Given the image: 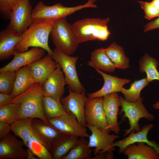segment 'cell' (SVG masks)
<instances>
[{"mask_svg": "<svg viewBox=\"0 0 159 159\" xmlns=\"http://www.w3.org/2000/svg\"><path fill=\"white\" fill-rule=\"evenodd\" d=\"M110 19L87 18L77 21L72 25L79 43L98 40L104 41L110 32L107 24Z\"/></svg>", "mask_w": 159, "mask_h": 159, "instance_id": "cell-3", "label": "cell"}, {"mask_svg": "<svg viewBox=\"0 0 159 159\" xmlns=\"http://www.w3.org/2000/svg\"><path fill=\"white\" fill-rule=\"evenodd\" d=\"M97 7L96 5L90 4L87 2L83 5L68 7L64 6L61 3L47 6L40 1L32 9V18L33 21H53L59 18L66 17L83 9Z\"/></svg>", "mask_w": 159, "mask_h": 159, "instance_id": "cell-5", "label": "cell"}, {"mask_svg": "<svg viewBox=\"0 0 159 159\" xmlns=\"http://www.w3.org/2000/svg\"><path fill=\"white\" fill-rule=\"evenodd\" d=\"M139 62L140 71L146 74V78L149 83L154 80L159 81V72L157 69L159 63L156 59L145 54Z\"/></svg>", "mask_w": 159, "mask_h": 159, "instance_id": "cell-28", "label": "cell"}, {"mask_svg": "<svg viewBox=\"0 0 159 159\" xmlns=\"http://www.w3.org/2000/svg\"><path fill=\"white\" fill-rule=\"evenodd\" d=\"M27 157L26 159H37L38 158L35 157L31 150L28 148H26Z\"/></svg>", "mask_w": 159, "mask_h": 159, "instance_id": "cell-41", "label": "cell"}, {"mask_svg": "<svg viewBox=\"0 0 159 159\" xmlns=\"http://www.w3.org/2000/svg\"><path fill=\"white\" fill-rule=\"evenodd\" d=\"M119 99L121 107L120 112V114L124 112V116L128 118L130 125V128L125 130L124 136L129 134L132 130L136 132L141 130L138 123L140 119L144 118L150 120L154 119V116L150 113L144 106L141 97L134 102L128 101L120 96H119Z\"/></svg>", "mask_w": 159, "mask_h": 159, "instance_id": "cell-7", "label": "cell"}, {"mask_svg": "<svg viewBox=\"0 0 159 159\" xmlns=\"http://www.w3.org/2000/svg\"><path fill=\"white\" fill-rule=\"evenodd\" d=\"M11 132L10 124L0 122V140L7 136Z\"/></svg>", "mask_w": 159, "mask_h": 159, "instance_id": "cell-37", "label": "cell"}, {"mask_svg": "<svg viewBox=\"0 0 159 159\" xmlns=\"http://www.w3.org/2000/svg\"><path fill=\"white\" fill-rule=\"evenodd\" d=\"M16 76L11 94L14 97L24 92L35 83L28 65L16 71Z\"/></svg>", "mask_w": 159, "mask_h": 159, "instance_id": "cell-23", "label": "cell"}, {"mask_svg": "<svg viewBox=\"0 0 159 159\" xmlns=\"http://www.w3.org/2000/svg\"><path fill=\"white\" fill-rule=\"evenodd\" d=\"M22 0H0V11L5 19H9L10 14L14 7Z\"/></svg>", "mask_w": 159, "mask_h": 159, "instance_id": "cell-36", "label": "cell"}, {"mask_svg": "<svg viewBox=\"0 0 159 159\" xmlns=\"http://www.w3.org/2000/svg\"><path fill=\"white\" fill-rule=\"evenodd\" d=\"M15 97L11 94L0 93V106L6 105L12 102Z\"/></svg>", "mask_w": 159, "mask_h": 159, "instance_id": "cell-38", "label": "cell"}, {"mask_svg": "<svg viewBox=\"0 0 159 159\" xmlns=\"http://www.w3.org/2000/svg\"><path fill=\"white\" fill-rule=\"evenodd\" d=\"M153 127V124H150L144 125L140 131L136 133L134 130H132L128 137L115 142L113 146L119 148V153L121 154L128 145L136 143L143 142L154 147L159 153V145L153 141H149L147 138L148 133Z\"/></svg>", "mask_w": 159, "mask_h": 159, "instance_id": "cell-20", "label": "cell"}, {"mask_svg": "<svg viewBox=\"0 0 159 159\" xmlns=\"http://www.w3.org/2000/svg\"><path fill=\"white\" fill-rule=\"evenodd\" d=\"M156 28H159V16L155 20L147 24L144 27L143 31L146 32Z\"/></svg>", "mask_w": 159, "mask_h": 159, "instance_id": "cell-40", "label": "cell"}, {"mask_svg": "<svg viewBox=\"0 0 159 159\" xmlns=\"http://www.w3.org/2000/svg\"><path fill=\"white\" fill-rule=\"evenodd\" d=\"M86 127L92 132L89 137L88 146L90 148H95L93 150L94 156L99 152L115 150L113 144L115 140L119 137L117 134H110L105 130L90 125H86Z\"/></svg>", "mask_w": 159, "mask_h": 159, "instance_id": "cell-11", "label": "cell"}, {"mask_svg": "<svg viewBox=\"0 0 159 159\" xmlns=\"http://www.w3.org/2000/svg\"><path fill=\"white\" fill-rule=\"evenodd\" d=\"M105 52L116 68L125 70L130 66V59L125 54L123 48L115 42L106 48Z\"/></svg>", "mask_w": 159, "mask_h": 159, "instance_id": "cell-27", "label": "cell"}, {"mask_svg": "<svg viewBox=\"0 0 159 159\" xmlns=\"http://www.w3.org/2000/svg\"><path fill=\"white\" fill-rule=\"evenodd\" d=\"M51 56L61 67L69 89L79 93L85 92L86 89L79 80L76 69L79 57L66 55L56 48Z\"/></svg>", "mask_w": 159, "mask_h": 159, "instance_id": "cell-6", "label": "cell"}, {"mask_svg": "<svg viewBox=\"0 0 159 159\" xmlns=\"http://www.w3.org/2000/svg\"><path fill=\"white\" fill-rule=\"evenodd\" d=\"M32 126L37 139L50 151L53 144L63 134L52 125L34 118Z\"/></svg>", "mask_w": 159, "mask_h": 159, "instance_id": "cell-16", "label": "cell"}, {"mask_svg": "<svg viewBox=\"0 0 159 159\" xmlns=\"http://www.w3.org/2000/svg\"><path fill=\"white\" fill-rule=\"evenodd\" d=\"M102 98L103 107L110 131L118 135L120 130L117 121L120 104L117 93H112Z\"/></svg>", "mask_w": 159, "mask_h": 159, "instance_id": "cell-18", "label": "cell"}, {"mask_svg": "<svg viewBox=\"0 0 159 159\" xmlns=\"http://www.w3.org/2000/svg\"><path fill=\"white\" fill-rule=\"evenodd\" d=\"M122 153L127 156L128 159H159V153L156 150L143 142L128 145Z\"/></svg>", "mask_w": 159, "mask_h": 159, "instance_id": "cell-22", "label": "cell"}, {"mask_svg": "<svg viewBox=\"0 0 159 159\" xmlns=\"http://www.w3.org/2000/svg\"><path fill=\"white\" fill-rule=\"evenodd\" d=\"M66 85L64 73L58 64L57 68L42 85L43 95L51 97L60 101L64 94Z\"/></svg>", "mask_w": 159, "mask_h": 159, "instance_id": "cell-13", "label": "cell"}, {"mask_svg": "<svg viewBox=\"0 0 159 159\" xmlns=\"http://www.w3.org/2000/svg\"><path fill=\"white\" fill-rule=\"evenodd\" d=\"M50 35L55 48L68 55L73 54L80 44L72 25L66 17L53 21Z\"/></svg>", "mask_w": 159, "mask_h": 159, "instance_id": "cell-4", "label": "cell"}, {"mask_svg": "<svg viewBox=\"0 0 159 159\" xmlns=\"http://www.w3.org/2000/svg\"><path fill=\"white\" fill-rule=\"evenodd\" d=\"M18 103L11 102L0 106V122L11 124L16 120L20 107Z\"/></svg>", "mask_w": 159, "mask_h": 159, "instance_id": "cell-32", "label": "cell"}, {"mask_svg": "<svg viewBox=\"0 0 159 159\" xmlns=\"http://www.w3.org/2000/svg\"><path fill=\"white\" fill-rule=\"evenodd\" d=\"M96 0H88L87 2L91 4H94L96 1Z\"/></svg>", "mask_w": 159, "mask_h": 159, "instance_id": "cell-44", "label": "cell"}, {"mask_svg": "<svg viewBox=\"0 0 159 159\" xmlns=\"http://www.w3.org/2000/svg\"><path fill=\"white\" fill-rule=\"evenodd\" d=\"M149 83L146 77L139 80H135L130 84V87L128 89L123 87L121 92L124 95V99L129 102H136L141 97L140 93L141 90Z\"/></svg>", "mask_w": 159, "mask_h": 159, "instance_id": "cell-31", "label": "cell"}, {"mask_svg": "<svg viewBox=\"0 0 159 159\" xmlns=\"http://www.w3.org/2000/svg\"><path fill=\"white\" fill-rule=\"evenodd\" d=\"M23 141L10 133L0 141V159H24L27 157L26 150Z\"/></svg>", "mask_w": 159, "mask_h": 159, "instance_id": "cell-14", "label": "cell"}, {"mask_svg": "<svg viewBox=\"0 0 159 159\" xmlns=\"http://www.w3.org/2000/svg\"><path fill=\"white\" fill-rule=\"evenodd\" d=\"M45 51L39 47H33L29 50L19 52L14 51V57L11 61L0 69V72L8 70L16 71L24 66L28 65L44 56Z\"/></svg>", "mask_w": 159, "mask_h": 159, "instance_id": "cell-15", "label": "cell"}, {"mask_svg": "<svg viewBox=\"0 0 159 159\" xmlns=\"http://www.w3.org/2000/svg\"><path fill=\"white\" fill-rule=\"evenodd\" d=\"M153 107L154 109H159V101L155 102L153 105Z\"/></svg>", "mask_w": 159, "mask_h": 159, "instance_id": "cell-43", "label": "cell"}, {"mask_svg": "<svg viewBox=\"0 0 159 159\" xmlns=\"http://www.w3.org/2000/svg\"><path fill=\"white\" fill-rule=\"evenodd\" d=\"M49 123L63 134L78 137L89 138L86 127L80 124L71 112L59 117L47 119Z\"/></svg>", "mask_w": 159, "mask_h": 159, "instance_id": "cell-10", "label": "cell"}, {"mask_svg": "<svg viewBox=\"0 0 159 159\" xmlns=\"http://www.w3.org/2000/svg\"><path fill=\"white\" fill-rule=\"evenodd\" d=\"M138 2L144 11L145 17L146 19L149 20L159 16V10L151 1H138Z\"/></svg>", "mask_w": 159, "mask_h": 159, "instance_id": "cell-35", "label": "cell"}, {"mask_svg": "<svg viewBox=\"0 0 159 159\" xmlns=\"http://www.w3.org/2000/svg\"><path fill=\"white\" fill-rule=\"evenodd\" d=\"M21 34L7 27L0 32V61L6 60L13 55L15 47L21 41Z\"/></svg>", "mask_w": 159, "mask_h": 159, "instance_id": "cell-21", "label": "cell"}, {"mask_svg": "<svg viewBox=\"0 0 159 159\" xmlns=\"http://www.w3.org/2000/svg\"><path fill=\"white\" fill-rule=\"evenodd\" d=\"M27 147L38 159H53L50 151L35 137H32L30 138L28 142Z\"/></svg>", "mask_w": 159, "mask_h": 159, "instance_id": "cell-33", "label": "cell"}, {"mask_svg": "<svg viewBox=\"0 0 159 159\" xmlns=\"http://www.w3.org/2000/svg\"><path fill=\"white\" fill-rule=\"evenodd\" d=\"M87 97L85 92L79 93L69 89V94L60 100L66 113L73 114L79 122L85 127H86L85 111Z\"/></svg>", "mask_w": 159, "mask_h": 159, "instance_id": "cell-12", "label": "cell"}, {"mask_svg": "<svg viewBox=\"0 0 159 159\" xmlns=\"http://www.w3.org/2000/svg\"><path fill=\"white\" fill-rule=\"evenodd\" d=\"M93 151L86 138L81 137L76 144L62 159H91Z\"/></svg>", "mask_w": 159, "mask_h": 159, "instance_id": "cell-30", "label": "cell"}, {"mask_svg": "<svg viewBox=\"0 0 159 159\" xmlns=\"http://www.w3.org/2000/svg\"><path fill=\"white\" fill-rule=\"evenodd\" d=\"M96 71L102 77L104 80L103 86L99 90L87 94L89 98L103 97L109 94L121 92L124 85L129 83L130 80L126 78H120L108 74L95 68Z\"/></svg>", "mask_w": 159, "mask_h": 159, "instance_id": "cell-19", "label": "cell"}, {"mask_svg": "<svg viewBox=\"0 0 159 159\" xmlns=\"http://www.w3.org/2000/svg\"><path fill=\"white\" fill-rule=\"evenodd\" d=\"M151 2L159 10V0H153Z\"/></svg>", "mask_w": 159, "mask_h": 159, "instance_id": "cell-42", "label": "cell"}, {"mask_svg": "<svg viewBox=\"0 0 159 159\" xmlns=\"http://www.w3.org/2000/svg\"><path fill=\"white\" fill-rule=\"evenodd\" d=\"M42 85L35 82L26 91L14 98L12 102L20 104L16 120L25 118H36L49 123L43 109Z\"/></svg>", "mask_w": 159, "mask_h": 159, "instance_id": "cell-1", "label": "cell"}, {"mask_svg": "<svg viewBox=\"0 0 159 159\" xmlns=\"http://www.w3.org/2000/svg\"><path fill=\"white\" fill-rule=\"evenodd\" d=\"M16 76V71L8 70L0 72L1 93L11 94Z\"/></svg>", "mask_w": 159, "mask_h": 159, "instance_id": "cell-34", "label": "cell"}, {"mask_svg": "<svg viewBox=\"0 0 159 159\" xmlns=\"http://www.w3.org/2000/svg\"><path fill=\"white\" fill-rule=\"evenodd\" d=\"M42 105L47 119L59 117L67 113L61 101L51 97L43 96Z\"/></svg>", "mask_w": 159, "mask_h": 159, "instance_id": "cell-29", "label": "cell"}, {"mask_svg": "<svg viewBox=\"0 0 159 159\" xmlns=\"http://www.w3.org/2000/svg\"><path fill=\"white\" fill-rule=\"evenodd\" d=\"M32 10L29 0H22L11 12L9 24L7 27L17 34H21L33 22Z\"/></svg>", "mask_w": 159, "mask_h": 159, "instance_id": "cell-8", "label": "cell"}, {"mask_svg": "<svg viewBox=\"0 0 159 159\" xmlns=\"http://www.w3.org/2000/svg\"><path fill=\"white\" fill-rule=\"evenodd\" d=\"M102 99V97H87L85 111L86 125L94 126L110 133L111 131L104 109Z\"/></svg>", "mask_w": 159, "mask_h": 159, "instance_id": "cell-9", "label": "cell"}, {"mask_svg": "<svg viewBox=\"0 0 159 159\" xmlns=\"http://www.w3.org/2000/svg\"><path fill=\"white\" fill-rule=\"evenodd\" d=\"M33 119L32 118H21L10 125L11 132L21 139L26 147L31 138L34 137L37 139L32 126Z\"/></svg>", "mask_w": 159, "mask_h": 159, "instance_id": "cell-25", "label": "cell"}, {"mask_svg": "<svg viewBox=\"0 0 159 159\" xmlns=\"http://www.w3.org/2000/svg\"><path fill=\"white\" fill-rule=\"evenodd\" d=\"M114 153L112 151L105 152H99L92 157L91 159H112Z\"/></svg>", "mask_w": 159, "mask_h": 159, "instance_id": "cell-39", "label": "cell"}, {"mask_svg": "<svg viewBox=\"0 0 159 159\" xmlns=\"http://www.w3.org/2000/svg\"><path fill=\"white\" fill-rule=\"evenodd\" d=\"M78 137L63 134L54 142L50 151L53 159H62L77 143Z\"/></svg>", "mask_w": 159, "mask_h": 159, "instance_id": "cell-24", "label": "cell"}, {"mask_svg": "<svg viewBox=\"0 0 159 159\" xmlns=\"http://www.w3.org/2000/svg\"><path fill=\"white\" fill-rule=\"evenodd\" d=\"M58 63L48 54L28 65L35 82L42 85L57 68Z\"/></svg>", "mask_w": 159, "mask_h": 159, "instance_id": "cell-17", "label": "cell"}, {"mask_svg": "<svg viewBox=\"0 0 159 159\" xmlns=\"http://www.w3.org/2000/svg\"><path fill=\"white\" fill-rule=\"evenodd\" d=\"M87 64L94 68L108 72H113L116 68L106 54L105 48H103L95 49L91 52Z\"/></svg>", "mask_w": 159, "mask_h": 159, "instance_id": "cell-26", "label": "cell"}, {"mask_svg": "<svg viewBox=\"0 0 159 159\" xmlns=\"http://www.w3.org/2000/svg\"><path fill=\"white\" fill-rule=\"evenodd\" d=\"M53 21H33L21 34V40L15 50L22 52L28 50L30 47H39L45 49L51 56L53 51L49 47L48 41Z\"/></svg>", "mask_w": 159, "mask_h": 159, "instance_id": "cell-2", "label": "cell"}, {"mask_svg": "<svg viewBox=\"0 0 159 159\" xmlns=\"http://www.w3.org/2000/svg\"></svg>", "mask_w": 159, "mask_h": 159, "instance_id": "cell-45", "label": "cell"}]
</instances>
